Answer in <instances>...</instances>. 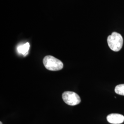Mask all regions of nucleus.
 <instances>
[{"label": "nucleus", "instance_id": "f257e3e1", "mask_svg": "<svg viewBox=\"0 0 124 124\" xmlns=\"http://www.w3.org/2000/svg\"><path fill=\"white\" fill-rule=\"evenodd\" d=\"M107 42L109 48L114 52H118L122 47L123 39L122 36L116 32H113L108 36Z\"/></svg>", "mask_w": 124, "mask_h": 124}, {"label": "nucleus", "instance_id": "7ed1b4c3", "mask_svg": "<svg viewBox=\"0 0 124 124\" xmlns=\"http://www.w3.org/2000/svg\"><path fill=\"white\" fill-rule=\"evenodd\" d=\"M62 98L67 104L75 106L79 104L81 102L80 96L73 92H65L62 94Z\"/></svg>", "mask_w": 124, "mask_h": 124}, {"label": "nucleus", "instance_id": "39448f33", "mask_svg": "<svg viewBox=\"0 0 124 124\" xmlns=\"http://www.w3.org/2000/svg\"><path fill=\"white\" fill-rule=\"evenodd\" d=\"M30 47V45L29 43L27 42L25 44L18 46L17 47V51L19 53H21L25 56L28 53Z\"/></svg>", "mask_w": 124, "mask_h": 124}, {"label": "nucleus", "instance_id": "0eeeda50", "mask_svg": "<svg viewBox=\"0 0 124 124\" xmlns=\"http://www.w3.org/2000/svg\"><path fill=\"white\" fill-rule=\"evenodd\" d=\"M0 124H2V122H1V121L0 122Z\"/></svg>", "mask_w": 124, "mask_h": 124}, {"label": "nucleus", "instance_id": "20e7f679", "mask_svg": "<svg viewBox=\"0 0 124 124\" xmlns=\"http://www.w3.org/2000/svg\"><path fill=\"white\" fill-rule=\"evenodd\" d=\"M107 120L111 124H121L124 121V116L119 114H111L107 116Z\"/></svg>", "mask_w": 124, "mask_h": 124}, {"label": "nucleus", "instance_id": "f03ea898", "mask_svg": "<svg viewBox=\"0 0 124 124\" xmlns=\"http://www.w3.org/2000/svg\"><path fill=\"white\" fill-rule=\"evenodd\" d=\"M45 67L50 71H58L63 68L62 61L51 55L46 56L43 60Z\"/></svg>", "mask_w": 124, "mask_h": 124}, {"label": "nucleus", "instance_id": "423d86ee", "mask_svg": "<svg viewBox=\"0 0 124 124\" xmlns=\"http://www.w3.org/2000/svg\"><path fill=\"white\" fill-rule=\"evenodd\" d=\"M115 93L124 96V84L117 85L115 88Z\"/></svg>", "mask_w": 124, "mask_h": 124}]
</instances>
